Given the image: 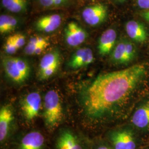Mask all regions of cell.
I'll use <instances>...</instances> for the list:
<instances>
[{"label":"cell","mask_w":149,"mask_h":149,"mask_svg":"<svg viewBox=\"0 0 149 149\" xmlns=\"http://www.w3.org/2000/svg\"><path fill=\"white\" fill-rule=\"evenodd\" d=\"M147 72L145 64L99 74L81 88L80 105L86 118L93 122L119 116L131 100Z\"/></svg>","instance_id":"obj_1"},{"label":"cell","mask_w":149,"mask_h":149,"mask_svg":"<svg viewBox=\"0 0 149 149\" xmlns=\"http://www.w3.org/2000/svg\"><path fill=\"white\" fill-rule=\"evenodd\" d=\"M63 116L60 97L56 91H48L43 102V118L45 126L50 130L56 128Z\"/></svg>","instance_id":"obj_2"},{"label":"cell","mask_w":149,"mask_h":149,"mask_svg":"<svg viewBox=\"0 0 149 149\" xmlns=\"http://www.w3.org/2000/svg\"><path fill=\"white\" fill-rule=\"evenodd\" d=\"M2 63L7 77L16 84L24 82L31 74L29 65L26 60L20 58L5 56Z\"/></svg>","instance_id":"obj_3"},{"label":"cell","mask_w":149,"mask_h":149,"mask_svg":"<svg viewBox=\"0 0 149 149\" xmlns=\"http://www.w3.org/2000/svg\"><path fill=\"white\" fill-rule=\"evenodd\" d=\"M109 139L114 149H135L136 142L134 133L129 129H120L111 132Z\"/></svg>","instance_id":"obj_4"},{"label":"cell","mask_w":149,"mask_h":149,"mask_svg":"<svg viewBox=\"0 0 149 149\" xmlns=\"http://www.w3.org/2000/svg\"><path fill=\"white\" fill-rule=\"evenodd\" d=\"M42 106V98L38 92H32L22 99V112L25 119L31 122L38 116Z\"/></svg>","instance_id":"obj_5"},{"label":"cell","mask_w":149,"mask_h":149,"mask_svg":"<svg viewBox=\"0 0 149 149\" xmlns=\"http://www.w3.org/2000/svg\"><path fill=\"white\" fill-rule=\"evenodd\" d=\"M107 13L106 6L98 3L86 7L82 12V17L87 24L96 27L106 20Z\"/></svg>","instance_id":"obj_6"},{"label":"cell","mask_w":149,"mask_h":149,"mask_svg":"<svg viewBox=\"0 0 149 149\" xmlns=\"http://www.w3.org/2000/svg\"><path fill=\"white\" fill-rule=\"evenodd\" d=\"M56 149H86L79 136L68 129H64L59 134L55 142Z\"/></svg>","instance_id":"obj_7"},{"label":"cell","mask_w":149,"mask_h":149,"mask_svg":"<svg viewBox=\"0 0 149 149\" xmlns=\"http://www.w3.org/2000/svg\"><path fill=\"white\" fill-rule=\"evenodd\" d=\"M87 36L85 30L74 22L69 23L65 28V41L71 47H76L84 43Z\"/></svg>","instance_id":"obj_8"},{"label":"cell","mask_w":149,"mask_h":149,"mask_svg":"<svg viewBox=\"0 0 149 149\" xmlns=\"http://www.w3.org/2000/svg\"><path fill=\"white\" fill-rule=\"evenodd\" d=\"M94 60L93 52L90 48H80L72 55L68 63V66L72 69H79L88 66Z\"/></svg>","instance_id":"obj_9"},{"label":"cell","mask_w":149,"mask_h":149,"mask_svg":"<svg viewBox=\"0 0 149 149\" xmlns=\"http://www.w3.org/2000/svg\"><path fill=\"white\" fill-rule=\"evenodd\" d=\"M14 119L13 111L9 104L1 107L0 109V142L3 144L8 138L11 124Z\"/></svg>","instance_id":"obj_10"},{"label":"cell","mask_w":149,"mask_h":149,"mask_svg":"<svg viewBox=\"0 0 149 149\" xmlns=\"http://www.w3.org/2000/svg\"><path fill=\"white\" fill-rule=\"evenodd\" d=\"M16 149H45L44 136L38 131L29 132L19 140Z\"/></svg>","instance_id":"obj_11"},{"label":"cell","mask_w":149,"mask_h":149,"mask_svg":"<svg viewBox=\"0 0 149 149\" xmlns=\"http://www.w3.org/2000/svg\"><path fill=\"white\" fill-rule=\"evenodd\" d=\"M117 34L115 29L109 28L102 34L98 40V53L102 56H106L112 53L116 45Z\"/></svg>","instance_id":"obj_12"},{"label":"cell","mask_w":149,"mask_h":149,"mask_svg":"<svg viewBox=\"0 0 149 149\" xmlns=\"http://www.w3.org/2000/svg\"><path fill=\"white\" fill-rule=\"evenodd\" d=\"M62 22L61 16L58 14L43 16L35 23V27L39 32L51 33L56 31Z\"/></svg>","instance_id":"obj_13"},{"label":"cell","mask_w":149,"mask_h":149,"mask_svg":"<svg viewBox=\"0 0 149 149\" xmlns=\"http://www.w3.org/2000/svg\"><path fill=\"white\" fill-rule=\"evenodd\" d=\"M125 31L130 38L134 42L143 43L148 38V32L144 24L140 22L131 20L125 25Z\"/></svg>","instance_id":"obj_14"},{"label":"cell","mask_w":149,"mask_h":149,"mask_svg":"<svg viewBox=\"0 0 149 149\" xmlns=\"http://www.w3.org/2000/svg\"><path fill=\"white\" fill-rule=\"evenodd\" d=\"M132 122L140 130H149V100L142 103L134 113Z\"/></svg>","instance_id":"obj_15"},{"label":"cell","mask_w":149,"mask_h":149,"mask_svg":"<svg viewBox=\"0 0 149 149\" xmlns=\"http://www.w3.org/2000/svg\"><path fill=\"white\" fill-rule=\"evenodd\" d=\"M60 61L61 57L58 50H54L49 52L43 56L40 61L39 73L53 67H59Z\"/></svg>","instance_id":"obj_16"},{"label":"cell","mask_w":149,"mask_h":149,"mask_svg":"<svg viewBox=\"0 0 149 149\" xmlns=\"http://www.w3.org/2000/svg\"><path fill=\"white\" fill-rule=\"evenodd\" d=\"M111 60L114 64L117 65L125 63V39L119 41L111 53Z\"/></svg>","instance_id":"obj_17"},{"label":"cell","mask_w":149,"mask_h":149,"mask_svg":"<svg viewBox=\"0 0 149 149\" xmlns=\"http://www.w3.org/2000/svg\"><path fill=\"white\" fill-rule=\"evenodd\" d=\"M1 3L7 10L16 13L26 11L28 6L27 0H1Z\"/></svg>","instance_id":"obj_18"},{"label":"cell","mask_w":149,"mask_h":149,"mask_svg":"<svg viewBox=\"0 0 149 149\" xmlns=\"http://www.w3.org/2000/svg\"><path fill=\"white\" fill-rule=\"evenodd\" d=\"M18 24V20L13 16L1 15L0 16V33L1 34L13 31Z\"/></svg>","instance_id":"obj_19"},{"label":"cell","mask_w":149,"mask_h":149,"mask_svg":"<svg viewBox=\"0 0 149 149\" xmlns=\"http://www.w3.org/2000/svg\"><path fill=\"white\" fill-rule=\"evenodd\" d=\"M136 54V48L133 42L125 39V63L128 64L133 60Z\"/></svg>","instance_id":"obj_20"},{"label":"cell","mask_w":149,"mask_h":149,"mask_svg":"<svg viewBox=\"0 0 149 149\" xmlns=\"http://www.w3.org/2000/svg\"><path fill=\"white\" fill-rule=\"evenodd\" d=\"M68 0H38L40 5L44 7H58L66 3Z\"/></svg>","instance_id":"obj_21"},{"label":"cell","mask_w":149,"mask_h":149,"mask_svg":"<svg viewBox=\"0 0 149 149\" xmlns=\"http://www.w3.org/2000/svg\"><path fill=\"white\" fill-rule=\"evenodd\" d=\"M4 50L6 53L9 55H12L16 53L18 50L15 44L13 43L12 36H10L7 39L4 44Z\"/></svg>","instance_id":"obj_22"},{"label":"cell","mask_w":149,"mask_h":149,"mask_svg":"<svg viewBox=\"0 0 149 149\" xmlns=\"http://www.w3.org/2000/svg\"><path fill=\"white\" fill-rule=\"evenodd\" d=\"M13 43L16 47L18 49L23 47L26 44V38L21 33H17L13 36H11Z\"/></svg>","instance_id":"obj_23"},{"label":"cell","mask_w":149,"mask_h":149,"mask_svg":"<svg viewBox=\"0 0 149 149\" xmlns=\"http://www.w3.org/2000/svg\"><path fill=\"white\" fill-rule=\"evenodd\" d=\"M28 43L36 45H48V39L42 37H32L29 39Z\"/></svg>","instance_id":"obj_24"},{"label":"cell","mask_w":149,"mask_h":149,"mask_svg":"<svg viewBox=\"0 0 149 149\" xmlns=\"http://www.w3.org/2000/svg\"><path fill=\"white\" fill-rule=\"evenodd\" d=\"M137 5L141 8L149 10V0H137Z\"/></svg>","instance_id":"obj_25"},{"label":"cell","mask_w":149,"mask_h":149,"mask_svg":"<svg viewBox=\"0 0 149 149\" xmlns=\"http://www.w3.org/2000/svg\"><path fill=\"white\" fill-rule=\"evenodd\" d=\"M142 16H143V17H144L145 19H146L147 21H149V10L147 11H145L144 12H143Z\"/></svg>","instance_id":"obj_26"},{"label":"cell","mask_w":149,"mask_h":149,"mask_svg":"<svg viewBox=\"0 0 149 149\" xmlns=\"http://www.w3.org/2000/svg\"><path fill=\"white\" fill-rule=\"evenodd\" d=\"M96 149H114L111 147H109L106 145H100L98 146Z\"/></svg>","instance_id":"obj_27"},{"label":"cell","mask_w":149,"mask_h":149,"mask_svg":"<svg viewBox=\"0 0 149 149\" xmlns=\"http://www.w3.org/2000/svg\"><path fill=\"white\" fill-rule=\"evenodd\" d=\"M117 1H119V2H124L126 0H117Z\"/></svg>","instance_id":"obj_28"}]
</instances>
